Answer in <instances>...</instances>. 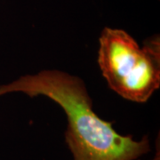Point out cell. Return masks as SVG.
Returning <instances> with one entry per match:
<instances>
[{"instance_id":"7a4b0ae2","label":"cell","mask_w":160,"mask_h":160,"mask_svg":"<svg viewBox=\"0 0 160 160\" xmlns=\"http://www.w3.org/2000/svg\"><path fill=\"white\" fill-rule=\"evenodd\" d=\"M98 63L109 86L132 102H147L160 86L159 39L142 48L123 29L105 28L99 38Z\"/></svg>"},{"instance_id":"6da1fadb","label":"cell","mask_w":160,"mask_h":160,"mask_svg":"<svg viewBox=\"0 0 160 160\" xmlns=\"http://www.w3.org/2000/svg\"><path fill=\"white\" fill-rule=\"evenodd\" d=\"M15 92L46 96L62 108L68 118L65 142L74 160H137L150 151L147 136L135 141L132 135H121L112 123L98 117L85 83L78 77L43 70L0 86V96Z\"/></svg>"}]
</instances>
